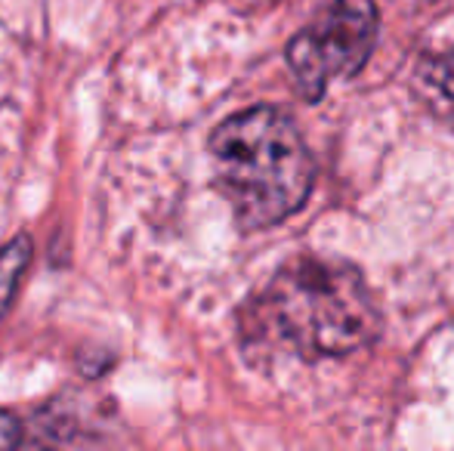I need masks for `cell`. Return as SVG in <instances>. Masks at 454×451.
Listing matches in <instances>:
<instances>
[{
    "mask_svg": "<svg viewBox=\"0 0 454 451\" xmlns=\"http://www.w3.org/2000/svg\"><path fill=\"white\" fill-rule=\"evenodd\" d=\"M377 43L374 0H334L328 12L316 19L287 43L291 66L303 99L318 103L334 78H353L368 62Z\"/></svg>",
    "mask_w": 454,
    "mask_h": 451,
    "instance_id": "obj_3",
    "label": "cell"
},
{
    "mask_svg": "<svg viewBox=\"0 0 454 451\" xmlns=\"http://www.w3.org/2000/svg\"><path fill=\"white\" fill-rule=\"evenodd\" d=\"M414 87H418L427 109L454 127V47L420 62Z\"/></svg>",
    "mask_w": 454,
    "mask_h": 451,
    "instance_id": "obj_4",
    "label": "cell"
},
{
    "mask_svg": "<svg viewBox=\"0 0 454 451\" xmlns=\"http://www.w3.org/2000/svg\"><path fill=\"white\" fill-rule=\"evenodd\" d=\"M232 6H241V10H257V6H270L275 0H229Z\"/></svg>",
    "mask_w": 454,
    "mask_h": 451,
    "instance_id": "obj_7",
    "label": "cell"
},
{
    "mask_svg": "<svg viewBox=\"0 0 454 451\" xmlns=\"http://www.w3.org/2000/svg\"><path fill=\"white\" fill-rule=\"evenodd\" d=\"M241 325L251 346L278 343L303 359H322L368 346L380 331V315L356 266L297 257L251 300Z\"/></svg>",
    "mask_w": 454,
    "mask_h": 451,
    "instance_id": "obj_1",
    "label": "cell"
},
{
    "mask_svg": "<svg viewBox=\"0 0 454 451\" xmlns=\"http://www.w3.org/2000/svg\"><path fill=\"white\" fill-rule=\"evenodd\" d=\"M216 189L241 229H270L306 205L316 161L294 121L257 105L223 121L210 136Z\"/></svg>",
    "mask_w": 454,
    "mask_h": 451,
    "instance_id": "obj_2",
    "label": "cell"
},
{
    "mask_svg": "<svg viewBox=\"0 0 454 451\" xmlns=\"http://www.w3.org/2000/svg\"><path fill=\"white\" fill-rule=\"evenodd\" d=\"M12 442H19V427L12 417L0 415V446H12Z\"/></svg>",
    "mask_w": 454,
    "mask_h": 451,
    "instance_id": "obj_6",
    "label": "cell"
},
{
    "mask_svg": "<svg viewBox=\"0 0 454 451\" xmlns=\"http://www.w3.org/2000/svg\"><path fill=\"white\" fill-rule=\"evenodd\" d=\"M31 263V238L28 235H19L6 247H0V319L10 313L12 294L19 288V278L25 276Z\"/></svg>",
    "mask_w": 454,
    "mask_h": 451,
    "instance_id": "obj_5",
    "label": "cell"
}]
</instances>
